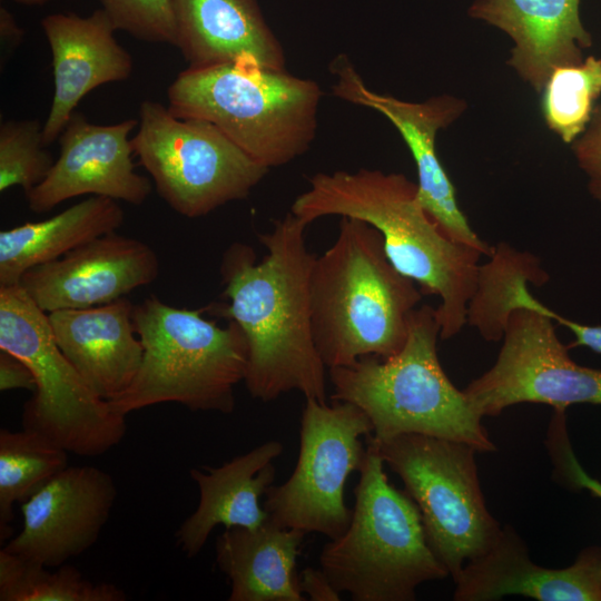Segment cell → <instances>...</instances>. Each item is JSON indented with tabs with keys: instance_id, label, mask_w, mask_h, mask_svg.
Returning a JSON list of instances; mask_svg holds the SVG:
<instances>
[{
	"instance_id": "obj_32",
	"label": "cell",
	"mask_w": 601,
	"mask_h": 601,
	"mask_svg": "<svg viewBox=\"0 0 601 601\" xmlns=\"http://www.w3.org/2000/svg\"><path fill=\"white\" fill-rule=\"evenodd\" d=\"M302 593L312 601H338L341 592L336 590L331 580L319 569L308 566L299 575Z\"/></svg>"
},
{
	"instance_id": "obj_5",
	"label": "cell",
	"mask_w": 601,
	"mask_h": 601,
	"mask_svg": "<svg viewBox=\"0 0 601 601\" xmlns=\"http://www.w3.org/2000/svg\"><path fill=\"white\" fill-rule=\"evenodd\" d=\"M322 97L312 79L245 61L188 67L167 90L171 114L210 122L268 169L311 148Z\"/></svg>"
},
{
	"instance_id": "obj_19",
	"label": "cell",
	"mask_w": 601,
	"mask_h": 601,
	"mask_svg": "<svg viewBox=\"0 0 601 601\" xmlns=\"http://www.w3.org/2000/svg\"><path fill=\"white\" fill-rule=\"evenodd\" d=\"M581 0H474L469 17L504 31L514 42L508 65L541 93L558 67L581 63L592 36Z\"/></svg>"
},
{
	"instance_id": "obj_23",
	"label": "cell",
	"mask_w": 601,
	"mask_h": 601,
	"mask_svg": "<svg viewBox=\"0 0 601 601\" xmlns=\"http://www.w3.org/2000/svg\"><path fill=\"white\" fill-rule=\"evenodd\" d=\"M306 533L270 519L228 528L216 540V563L230 582L229 601H304L296 560Z\"/></svg>"
},
{
	"instance_id": "obj_36",
	"label": "cell",
	"mask_w": 601,
	"mask_h": 601,
	"mask_svg": "<svg viewBox=\"0 0 601 601\" xmlns=\"http://www.w3.org/2000/svg\"><path fill=\"white\" fill-rule=\"evenodd\" d=\"M12 1L19 4H23V6H43L55 0H12Z\"/></svg>"
},
{
	"instance_id": "obj_18",
	"label": "cell",
	"mask_w": 601,
	"mask_h": 601,
	"mask_svg": "<svg viewBox=\"0 0 601 601\" xmlns=\"http://www.w3.org/2000/svg\"><path fill=\"white\" fill-rule=\"evenodd\" d=\"M52 55L55 90L43 122L47 145L57 140L81 99L93 89L127 80L131 55L117 41V28L100 8L87 17L57 12L41 20Z\"/></svg>"
},
{
	"instance_id": "obj_2",
	"label": "cell",
	"mask_w": 601,
	"mask_h": 601,
	"mask_svg": "<svg viewBox=\"0 0 601 601\" xmlns=\"http://www.w3.org/2000/svg\"><path fill=\"white\" fill-rule=\"evenodd\" d=\"M290 213L307 225L333 215L368 223L381 233L392 265L423 295L440 297V338L455 336L467 323L483 253L451 240L421 205L417 184L405 175L367 168L317 173Z\"/></svg>"
},
{
	"instance_id": "obj_6",
	"label": "cell",
	"mask_w": 601,
	"mask_h": 601,
	"mask_svg": "<svg viewBox=\"0 0 601 601\" xmlns=\"http://www.w3.org/2000/svg\"><path fill=\"white\" fill-rule=\"evenodd\" d=\"M205 311L170 306L155 295L135 305L142 359L129 387L108 401L115 411L127 416L162 403L195 412L234 411V391L245 378L248 345L235 322L219 326L203 316Z\"/></svg>"
},
{
	"instance_id": "obj_35",
	"label": "cell",
	"mask_w": 601,
	"mask_h": 601,
	"mask_svg": "<svg viewBox=\"0 0 601 601\" xmlns=\"http://www.w3.org/2000/svg\"><path fill=\"white\" fill-rule=\"evenodd\" d=\"M578 481L589 490H591L595 495L601 497V482L592 480L583 471H579L577 474Z\"/></svg>"
},
{
	"instance_id": "obj_4",
	"label": "cell",
	"mask_w": 601,
	"mask_h": 601,
	"mask_svg": "<svg viewBox=\"0 0 601 601\" xmlns=\"http://www.w3.org/2000/svg\"><path fill=\"white\" fill-rule=\"evenodd\" d=\"M435 308L416 307L404 346L388 357L365 356L328 370L333 401L357 405L368 416L374 440L416 433L459 441L477 452H493L482 415L441 366Z\"/></svg>"
},
{
	"instance_id": "obj_11",
	"label": "cell",
	"mask_w": 601,
	"mask_h": 601,
	"mask_svg": "<svg viewBox=\"0 0 601 601\" xmlns=\"http://www.w3.org/2000/svg\"><path fill=\"white\" fill-rule=\"evenodd\" d=\"M372 434V423L357 405L306 400L294 472L265 494L263 508L269 519L306 534L314 532L328 540L339 536L353 513L345 503V484L364 465L366 447L361 437Z\"/></svg>"
},
{
	"instance_id": "obj_29",
	"label": "cell",
	"mask_w": 601,
	"mask_h": 601,
	"mask_svg": "<svg viewBox=\"0 0 601 601\" xmlns=\"http://www.w3.org/2000/svg\"><path fill=\"white\" fill-rule=\"evenodd\" d=\"M117 30L151 43L175 46L171 0H98Z\"/></svg>"
},
{
	"instance_id": "obj_30",
	"label": "cell",
	"mask_w": 601,
	"mask_h": 601,
	"mask_svg": "<svg viewBox=\"0 0 601 601\" xmlns=\"http://www.w3.org/2000/svg\"><path fill=\"white\" fill-rule=\"evenodd\" d=\"M571 145L579 167L588 176L590 194L601 201V102L597 104L587 129Z\"/></svg>"
},
{
	"instance_id": "obj_16",
	"label": "cell",
	"mask_w": 601,
	"mask_h": 601,
	"mask_svg": "<svg viewBox=\"0 0 601 601\" xmlns=\"http://www.w3.org/2000/svg\"><path fill=\"white\" fill-rule=\"evenodd\" d=\"M158 274L159 259L149 245L114 231L29 269L19 285L49 314L111 303Z\"/></svg>"
},
{
	"instance_id": "obj_8",
	"label": "cell",
	"mask_w": 601,
	"mask_h": 601,
	"mask_svg": "<svg viewBox=\"0 0 601 601\" xmlns=\"http://www.w3.org/2000/svg\"><path fill=\"white\" fill-rule=\"evenodd\" d=\"M0 349L22 359L35 376L22 428L83 457L102 455L122 441L126 415L90 388L57 345L48 314L19 284L0 286Z\"/></svg>"
},
{
	"instance_id": "obj_14",
	"label": "cell",
	"mask_w": 601,
	"mask_h": 601,
	"mask_svg": "<svg viewBox=\"0 0 601 601\" xmlns=\"http://www.w3.org/2000/svg\"><path fill=\"white\" fill-rule=\"evenodd\" d=\"M116 496L106 471L68 465L22 503V529L3 549L49 568L63 565L97 542Z\"/></svg>"
},
{
	"instance_id": "obj_9",
	"label": "cell",
	"mask_w": 601,
	"mask_h": 601,
	"mask_svg": "<svg viewBox=\"0 0 601 601\" xmlns=\"http://www.w3.org/2000/svg\"><path fill=\"white\" fill-rule=\"evenodd\" d=\"M384 464L398 475L416 504L433 552L453 580L486 552L502 526L486 508L473 446L407 433L374 440Z\"/></svg>"
},
{
	"instance_id": "obj_22",
	"label": "cell",
	"mask_w": 601,
	"mask_h": 601,
	"mask_svg": "<svg viewBox=\"0 0 601 601\" xmlns=\"http://www.w3.org/2000/svg\"><path fill=\"white\" fill-rule=\"evenodd\" d=\"M284 450L270 440L218 467L191 469L199 501L196 510L176 532L177 544L188 556H196L218 525L226 529L257 528L269 516L259 504L276 475L274 461Z\"/></svg>"
},
{
	"instance_id": "obj_10",
	"label": "cell",
	"mask_w": 601,
	"mask_h": 601,
	"mask_svg": "<svg viewBox=\"0 0 601 601\" xmlns=\"http://www.w3.org/2000/svg\"><path fill=\"white\" fill-rule=\"evenodd\" d=\"M137 128L135 156L158 195L188 218L245 199L269 170L210 122L176 117L158 101L140 104Z\"/></svg>"
},
{
	"instance_id": "obj_17",
	"label": "cell",
	"mask_w": 601,
	"mask_h": 601,
	"mask_svg": "<svg viewBox=\"0 0 601 601\" xmlns=\"http://www.w3.org/2000/svg\"><path fill=\"white\" fill-rule=\"evenodd\" d=\"M455 601H493L523 595L539 601H601V546H588L566 568L550 569L530 559L511 525L483 554L470 560L454 580Z\"/></svg>"
},
{
	"instance_id": "obj_15",
	"label": "cell",
	"mask_w": 601,
	"mask_h": 601,
	"mask_svg": "<svg viewBox=\"0 0 601 601\" xmlns=\"http://www.w3.org/2000/svg\"><path fill=\"white\" fill-rule=\"evenodd\" d=\"M137 126L135 118L114 125L91 124L75 111L58 138L60 152L49 174L26 195L29 209L42 214L83 195L144 204L152 186L135 171L129 135Z\"/></svg>"
},
{
	"instance_id": "obj_33",
	"label": "cell",
	"mask_w": 601,
	"mask_h": 601,
	"mask_svg": "<svg viewBox=\"0 0 601 601\" xmlns=\"http://www.w3.org/2000/svg\"><path fill=\"white\" fill-rule=\"evenodd\" d=\"M543 314L572 332L575 337L572 346H584L601 354V325L591 326L577 323L554 313L548 307H544Z\"/></svg>"
},
{
	"instance_id": "obj_3",
	"label": "cell",
	"mask_w": 601,
	"mask_h": 601,
	"mask_svg": "<svg viewBox=\"0 0 601 601\" xmlns=\"http://www.w3.org/2000/svg\"><path fill=\"white\" fill-rule=\"evenodd\" d=\"M422 295L392 265L375 227L342 217L336 239L316 257L311 278L313 337L326 368L398 353Z\"/></svg>"
},
{
	"instance_id": "obj_21",
	"label": "cell",
	"mask_w": 601,
	"mask_h": 601,
	"mask_svg": "<svg viewBox=\"0 0 601 601\" xmlns=\"http://www.w3.org/2000/svg\"><path fill=\"white\" fill-rule=\"evenodd\" d=\"M175 47L189 68L252 62L285 69L284 48L258 0H171Z\"/></svg>"
},
{
	"instance_id": "obj_13",
	"label": "cell",
	"mask_w": 601,
	"mask_h": 601,
	"mask_svg": "<svg viewBox=\"0 0 601 601\" xmlns=\"http://www.w3.org/2000/svg\"><path fill=\"white\" fill-rule=\"evenodd\" d=\"M329 71L336 78L332 85L335 97L382 114L400 132L417 169L420 203L440 229L451 240L490 256L493 248L482 242L469 225L436 152L437 132L464 112L465 101L451 95H439L422 102H411L375 92L343 53L332 60Z\"/></svg>"
},
{
	"instance_id": "obj_28",
	"label": "cell",
	"mask_w": 601,
	"mask_h": 601,
	"mask_svg": "<svg viewBox=\"0 0 601 601\" xmlns=\"http://www.w3.org/2000/svg\"><path fill=\"white\" fill-rule=\"evenodd\" d=\"M37 119L6 120L0 125V191L21 187L26 195L49 174L55 160Z\"/></svg>"
},
{
	"instance_id": "obj_31",
	"label": "cell",
	"mask_w": 601,
	"mask_h": 601,
	"mask_svg": "<svg viewBox=\"0 0 601 601\" xmlns=\"http://www.w3.org/2000/svg\"><path fill=\"white\" fill-rule=\"evenodd\" d=\"M36 390L35 376L29 366L18 356L0 349V391Z\"/></svg>"
},
{
	"instance_id": "obj_20",
	"label": "cell",
	"mask_w": 601,
	"mask_h": 601,
	"mask_svg": "<svg viewBox=\"0 0 601 601\" xmlns=\"http://www.w3.org/2000/svg\"><path fill=\"white\" fill-rule=\"evenodd\" d=\"M135 305L122 297L108 304L48 314L55 341L90 388L106 401L132 383L142 359L134 324Z\"/></svg>"
},
{
	"instance_id": "obj_1",
	"label": "cell",
	"mask_w": 601,
	"mask_h": 601,
	"mask_svg": "<svg viewBox=\"0 0 601 601\" xmlns=\"http://www.w3.org/2000/svg\"><path fill=\"white\" fill-rule=\"evenodd\" d=\"M308 225L287 213L259 235L267 255L234 243L220 264L228 304L210 308L235 322L248 345L244 383L253 398L272 402L297 391L326 402V366L316 349L311 308V278L316 255L306 246Z\"/></svg>"
},
{
	"instance_id": "obj_26",
	"label": "cell",
	"mask_w": 601,
	"mask_h": 601,
	"mask_svg": "<svg viewBox=\"0 0 601 601\" xmlns=\"http://www.w3.org/2000/svg\"><path fill=\"white\" fill-rule=\"evenodd\" d=\"M0 550V601H125L112 583H93L76 568L58 570Z\"/></svg>"
},
{
	"instance_id": "obj_24",
	"label": "cell",
	"mask_w": 601,
	"mask_h": 601,
	"mask_svg": "<svg viewBox=\"0 0 601 601\" xmlns=\"http://www.w3.org/2000/svg\"><path fill=\"white\" fill-rule=\"evenodd\" d=\"M125 214L115 199L90 196L61 213L0 231V286L20 283L29 269L116 231Z\"/></svg>"
},
{
	"instance_id": "obj_25",
	"label": "cell",
	"mask_w": 601,
	"mask_h": 601,
	"mask_svg": "<svg viewBox=\"0 0 601 601\" xmlns=\"http://www.w3.org/2000/svg\"><path fill=\"white\" fill-rule=\"evenodd\" d=\"M69 452L36 431L0 430V538L10 534L13 504L24 502L68 466Z\"/></svg>"
},
{
	"instance_id": "obj_7",
	"label": "cell",
	"mask_w": 601,
	"mask_h": 601,
	"mask_svg": "<svg viewBox=\"0 0 601 601\" xmlns=\"http://www.w3.org/2000/svg\"><path fill=\"white\" fill-rule=\"evenodd\" d=\"M367 442L351 522L322 549L321 569L354 601H413L417 587L450 573L428 544L416 504L388 482Z\"/></svg>"
},
{
	"instance_id": "obj_34",
	"label": "cell",
	"mask_w": 601,
	"mask_h": 601,
	"mask_svg": "<svg viewBox=\"0 0 601 601\" xmlns=\"http://www.w3.org/2000/svg\"><path fill=\"white\" fill-rule=\"evenodd\" d=\"M23 30L17 23L13 14L4 7L0 8L1 66L23 40Z\"/></svg>"
},
{
	"instance_id": "obj_12",
	"label": "cell",
	"mask_w": 601,
	"mask_h": 601,
	"mask_svg": "<svg viewBox=\"0 0 601 601\" xmlns=\"http://www.w3.org/2000/svg\"><path fill=\"white\" fill-rule=\"evenodd\" d=\"M493 366L463 392L482 416H496L519 403H542L558 412L573 404L601 405V371L575 363L552 319L515 308Z\"/></svg>"
},
{
	"instance_id": "obj_27",
	"label": "cell",
	"mask_w": 601,
	"mask_h": 601,
	"mask_svg": "<svg viewBox=\"0 0 601 601\" xmlns=\"http://www.w3.org/2000/svg\"><path fill=\"white\" fill-rule=\"evenodd\" d=\"M601 96V59L592 55L574 66L555 68L543 90L541 114L551 131L572 144L587 129Z\"/></svg>"
}]
</instances>
